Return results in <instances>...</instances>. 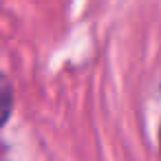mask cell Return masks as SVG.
Here are the masks:
<instances>
[{
	"label": "cell",
	"instance_id": "cell-1",
	"mask_svg": "<svg viewBox=\"0 0 161 161\" xmlns=\"http://www.w3.org/2000/svg\"><path fill=\"white\" fill-rule=\"evenodd\" d=\"M11 108H14V93H11V86H9L7 77L0 73V128L9 119Z\"/></svg>",
	"mask_w": 161,
	"mask_h": 161
}]
</instances>
